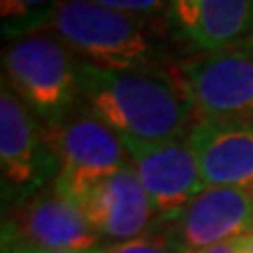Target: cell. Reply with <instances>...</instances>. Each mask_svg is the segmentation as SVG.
Instances as JSON below:
<instances>
[{"mask_svg": "<svg viewBox=\"0 0 253 253\" xmlns=\"http://www.w3.org/2000/svg\"><path fill=\"white\" fill-rule=\"evenodd\" d=\"M81 104L121 139L184 137L196 123L184 84L173 72L110 70L81 61Z\"/></svg>", "mask_w": 253, "mask_h": 253, "instance_id": "cell-1", "label": "cell"}, {"mask_svg": "<svg viewBox=\"0 0 253 253\" xmlns=\"http://www.w3.org/2000/svg\"><path fill=\"white\" fill-rule=\"evenodd\" d=\"M46 32L81 61L99 68L173 72L179 63L163 21L118 13L91 0H63Z\"/></svg>", "mask_w": 253, "mask_h": 253, "instance_id": "cell-2", "label": "cell"}, {"mask_svg": "<svg viewBox=\"0 0 253 253\" xmlns=\"http://www.w3.org/2000/svg\"><path fill=\"white\" fill-rule=\"evenodd\" d=\"M78 66L81 59L46 30L2 49V81L42 125L59 123L81 104Z\"/></svg>", "mask_w": 253, "mask_h": 253, "instance_id": "cell-3", "label": "cell"}, {"mask_svg": "<svg viewBox=\"0 0 253 253\" xmlns=\"http://www.w3.org/2000/svg\"><path fill=\"white\" fill-rule=\"evenodd\" d=\"M44 133L57 161L53 186L74 203L101 179L131 167L123 139L83 104L59 123L44 125Z\"/></svg>", "mask_w": 253, "mask_h": 253, "instance_id": "cell-4", "label": "cell"}, {"mask_svg": "<svg viewBox=\"0 0 253 253\" xmlns=\"http://www.w3.org/2000/svg\"><path fill=\"white\" fill-rule=\"evenodd\" d=\"M199 118L253 114V36L179 59L175 68Z\"/></svg>", "mask_w": 253, "mask_h": 253, "instance_id": "cell-5", "label": "cell"}, {"mask_svg": "<svg viewBox=\"0 0 253 253\" xmlns=\"http://www.w3.org/2000/svg\"><path fill=\"white\" fill-rule=\"evenodd\" d=\"M0 171L4 203H19L57 177V161L44 125L2 81L0 89Z\"/></svg>", "mask_w": 253, "mask_h": 253, "instance_id": "cell-6", "label": "cell"}, {"mask_svg": "<svg viewBox=\"0 0 253 253\" xmlns=\"http://www.w3.org/2000/svg\"><path fill=\"white\" fill-rule=\"evenodd\" d=\"M2 241L26 243L42 251H84L101 247L83 209L53 184L15 203L4 213Z\"/></svg>", "mask_w": 253, "mask_h": 253, "instance_id": "cell-7", "label": "cell"}, {"mask_svg": "<svg viewBox=\"0 0 253 253\" xmlns=\"http://www.w3.org/2000/svg\"><path fill=\"white\" fill-rule=\"evenodd\" d=\"M131 169L137 173L156 213V221L173 219L205 190L199 158L188 135L163 141L123 139Z\"/></svg>", "mask_w": 253, "mask_h": 253, "instance_id": "cell-8", "label": "cell"}, {"mask_svg": "<svg viewBox=\"0 0 253 253\" xmlns=\"http://www.w3.org/2000/svg\"><path fill=\"white\" fill-rule=\"evenodd\" d=\"M181 251H199L253 230V190L205 188L173 219L154 221Z\"/></svg>", "mask_w": 253, "mask_h": 253, "instance_id": "cell-9", "label": "cell"}, {"mask_svg": "<svg viewBox=\"0 0 253 253\" xmlns=\"http://www.w3.org/2000/svg\"><path fill=\"white\" fill-rule=\"evenodd\" d=\"M165 30L184 57L253 36V0H169Z\"/></svg>", "mask_w": 253, "mask_h": 253, "instance_id": "cell-10", "label": "cell"}, {"mask_svg": "<svg viewBox=\"0 0 253 253\" xmlns=\"http://www.w3.org/2000/svg\"><path fill=\"white\" fill-rule=\"evenodd\" d=\"M188 139L205 188L253 190V114L199 118Z\"/></svg>", "mask_w": 253, "mask_h": 253, "instance_id": "cell-11", "label": "cell"}, {"mask_svg": "<svg viewBox=\"0 0 253 253\" xmlns=\"http://www.w3.org/2000/svg\"><path fill=\"white\" fill-rule=\"evenodd\" d=\"M76 203L101 241L137 239L156 221L152 201L131 167L101 179Z\"/></svg>", "mask_w": 253, "mask_h": 253, "instance_id": "cell-12", "label": "cell"}, {"mask_svg": "<svg viewBox=\"0 0 253 253\" xmlns=\"http://www.w3.org/2000/svg\"><path fill=\"white\" fill-rule=\"evenodd\" d=\"M63 0H0L2 36L6 42L49 28Z\"/></svg>", "mask_w": 253, "mask_h": 253, "instance_id": "cell-13", "label": "cell"}, {"mask_svg": "<svg viewBox=\"0 0 253 253\" xmlns=\"http://www.w3.org/2000/svg\"><path fill=\"white\" fill-rule=\"evenodd\" d=\"M101 253H184V251L177 247V243L161 226L154 224L146 234L137 236V239L106 245V247H101Z\"/></svg>", "mask_w": 253, "mask_h": 253, "instance_id": "cell-14", "label": "cell"}, {"mask_svg": "<svg viewBox=\"0 0 253 253\" xmlns=\"http://www.w3.org/2000/svg\"><path fill=\"white\" fill-rule=\"evenodd\" d=\"M91 2L118 13L135 15V17L154 21H165V13H167L169 6V0H91Z\"/></svg>", "mask_w": 253, "mask_h": 253, "instance_id": "cell-15", "label": "cell"}, {"mask_svg": "<svg viewBox=\"0 0 253 253\" xmlns=\"http://www.w3.org/2000/svg\"><path fill=\"white\" fill-rule=\"evenodd\" d=\"M2 253H49V251L36 249V247H32V245H26V243L2 241Z\"/></svg>", "mask_w": 253, "mask_h": 253, "instance_id": "cell-16", "label": "cell"}, {"mask_svg": "<svg viewBox=\"0 0 253 253\" xmlns=\"http://www.w3.org/2000/svg\"><path fill=\"white\" fill-rule=\"evenodd\" d=\"M184 253H239V245L234 241H228V243H219V245H213V247L207 249H199V251H184Z\"/></svg>", "mask_w": 253, "mask_h": 253, "instance_id": "cell-17", "label": "cell"}, {"mask_svg": "<svg viewBox=\"0 0 253 253\" xmlns=\"http://www.w3.org/2000/svg\"><path fill=\"white\" fill-rule=\"evenodd\" d=\"M236 245H239V253H253V230L239 236Z\"/></svg>", "mask_w": 253, "mask_h": 253, "instance_id": "cell-18", "label": "cell"}, {"mask_svg": "<svg viewBox=\"0 0 253 253\" xmlns=\"http://www.w3.org/2000/svg\"><path fill=\"white\" fill-rule=\"evenodd\" d=\"M104 247V245H101ZM101 247H95V249H84V251H49V253H101Z\"/></svg>", "mask_w": 253, "mask_h": 253, "instance_id": "cell-19", "label": "cell"}]
</instances>
